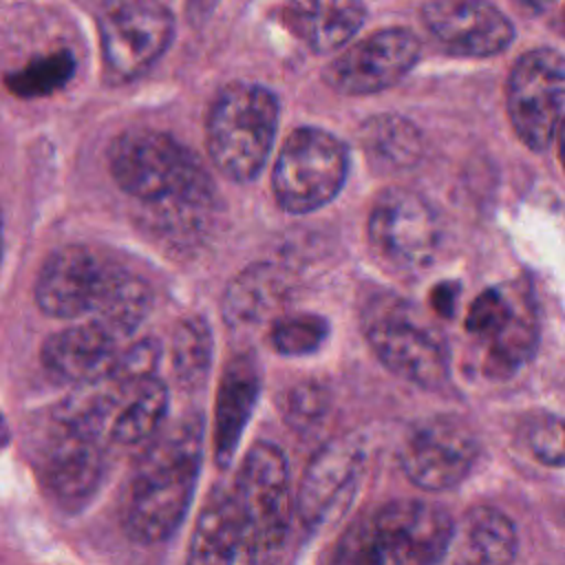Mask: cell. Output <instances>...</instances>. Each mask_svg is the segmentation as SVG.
Instances as JSON below:
<instances>
[{"instance_id":"19","label":"cell","mask_w":565,"mask_h":565,"mask_svg":"<svg viewBox=\"0 0 565 565\" xmlns=\"http://www.w3.org/2000/svg\"><path fill=\"white\" fill-rule=\"evenodd\" d=\"M258 386V366L252 355L243 353L227 362L218 382L214 411V457L218 466L230 463L256 404Z\"/></svg>"},{"instance_id":"26","label":"cell","mask_w":565,"mask_h":565,"mask_svg":"<svg viewBox=\"0 0 565 565\" xmlns=\"http://www.w3.org/2000/svg\"><path fill=\"white\" fill-rule=\"evenodd\" d=\"M170 360L183 391H196L205 382L212 362V333L201 316H188L174 327Z\"/></svg>"},{"instance_id":"11","label":"cell","mask_w":565,"mask_h":565,"mask_svg":"<svg viewBox=\"0 0 565 565\" xmlns=\"http://www.w3.org/2000/svg\"><path fill=\"white\" fill-rule=\"evenodd\" d=\"M121 265L86 245L55 249L40 267L33 296L42 313L53 318L97 316Z\"/></svg>"},{"instance_id":"28","label":"cell","mask_w":565,"mask_h":565,"mask_svg":"<svg viewBox=\"0 0 565 565\" xmlns=\"http://www.w3.org/2000/svg\"><path fill=\"white\" fill-rule=\"evenodd\" d=\"M327 335L329 322L318 313L280 316L269 329V342L280 355H309L322 347Z\"/></svg>"},{"instance_id":"8","label":"cell","mask_w":565,"mask_h":565,"mask_svg":"<svg viewBox=\"0 0 565 565\" xmlns=\"http://www.w3.org/2000/svg\"><path fill=\"white\" fill-rule=\"evenodd\" d=\"M505 106L519 139L545 150L565 115V55L550 46L523 53L508 75Z\"/></svg>"},{"instance_id":"13","label":"cell","mask_w":565,"mask_h":565,"mask_svg":"<svg viewBox=\"0 0 565 565\" xmlns=\"http://www.w3.org/2000/svg\"><path fill=\"white\" fill-rule=\"evenodd\" d=\"M479 455L472 428L459 417L437 415L419 422L404 439L399 466L422 490H448L461 483Z\"/></svg>"},{"instance_id":"29","label":"cell","mask_w":565,"mask_h":565,"mask_svg":"<svg viewBox=\"0 0 565 565\" xmlns=\"http://www.w3.org/2000/svg\"><path fill=\"white\" fill-rule=\"evenodd\" d=\"M525 441L532 455L545 466H565V419L539 415L525 428Z\"/></svg>"},{"instance_id":"20","label":"cell","mask_w":565,"mask_h":565,"mask_svg":"<svg viewBox=\"0 0 565 565\" xmlns=\"http://www.w3.org/2000/svg\"><path fill=\"white\" fill-rule=\"evenodd\" d=\"M245 539L232 486H218L199 510L185 565H232Z\"/></svg>"},{"instance_id":"16","label":"cell","mask_w":565,"mask_h":565,"mask_svg":"<svg viewBox=\"0 0 565 565\" xmlns=\"http://www.w3.org/2000/svg\"><path fill=\"white\" fill-rule=\"evenodd\" d=\"M121 338L97 320L71 324L46 338L42 344V364L64 382L90 386L106 382L121 360Z\"/></svg>"},{"instance_id":"12","label":"cell","mask_w":565,"mask_h":565,"mask_svg":"<svg viewBox=\"0 0 565 565\" xmlns=\"http://www.w3.org/2000/svg\"><path fill=\"white\" fill-rule=\"evenodd\" d=\"M419 38L406 26H384L360 38L324 66V82L342 95H371L402 82L417 64Z\"/></svg>"},{"instance_id":"2","label":"cell","mask_w":565,"mask_h":565,"mask_svg":"<svg viewBox=\"0 0 565 565\" xmlns=\"http://www.w3.org/2000/svg\"><path fill=\"white\" fill-rule=\"evenodd\" d=\"M113 181L132 199L199 214L214 201V183L203 163L172 135L154 128H130L108 148Z\"/></svg>"},{"instance_id":"23","label":"cell","mask_w":565,"mask_h":565,"mask_svg":"<svg viewBox=\"0 0 565 565\" xmlns=\"http://www.w3.org/2000/svg\"><path fill=\"white\" fill-rule=\"evenodd\" d=\"M457 541L455 565H512L519 550L512 521L490 505L466 512Z\"/></svg>"},{"instance_id":"3","label":"cell","mask_w":565,"mask_h":565,"mask_svg":"<svg viewBox=\"0 0 565 565\" xmlns=\"http://www.w3.org/2000/svg\"><path fill=\"white\" fill-rule=\"evenodd\" d=\"M452 539L455 523L444 508L397 499L366 512L342 534L333 565H437Z\"/></svg>"},{"instance_id":"7","label":"cell","mask_w":565,"mask_h":565,"mask_svg":"<svg viewBox=\"0 0 565 565\" xmlns=\"http://www.w3.org/2000/svg\"><path fill=\"white\" fill-rule=\"evenodd\" d=\"M349 172L342 139L316 126L291 130L271 168L276 203L289 214H309L338 196Z\"/></svg>"},{"instance_id":"25","label":"cell","mask_w":565,"mask_h":565,"mask_svg":"<svg viewBox=\"0 0 565 565\" xmlns=\"http://www.w3.org/2000/svg\"><path fill=\"white\" fill-rule=\"evenodd\" d=\"M360 143L369 161L384 170L411 168L422 152V137L413 121L399 115H375L360 128Z\"/></svg>"},{"instance_id":"27","label":"cell","mask_w":565,"mask_h":565,"mask_svg":"<svg viewBox=\"0 0 565 565\" xmlns=\"http://www.w3.org/2000/svg\"><path fill=\"white\" fill-rule=\"evenodd\" d=\"M75 73V57L60 49L29 60L24 66L7 73L4 86L18 97H44L64 88Z\"/></svg>"},{"instance_id":"4","label":"cell","mask_w":565,"mask_h":565,"mask_svg":"<svg viewBox=\"0 0 565 565\" xmlns=\"http://www.w3.org/2000/svg\"><path fill=\"white\" fill-rule=\"evenodd\" d=\"M278 113V97L267 86H223L205 119V146L214 168L236 183L254 181L271 152Z\"/></svg>"},{"instance_id":"15","label":"cell","mask_w":565,"mask_h":565,"mask_svg":"<svg viewBox=\"0 0 565 565\" xmlns=\"http://www.w3.org/2000/svg\"><path fill=\"white\" fill-rule=\"evenodd\" d=\"M422 20L433 38L452 55L490 57L510 46L514 26L490 2L435 0L422 4Z\"/></svg>"},{"instance_id":"30","label":"cell","mask_w":565,"mask_h":565,"mask_svg":"<svg viewBox=\"0 0 565 565\" xmlns=\"http://www.w3.org/2000/svg\"><path fill=\"white\" fill-rule=\"evenodd\" d=\"M327 408V391L316 382H302L287 393L285 415L289 422L307 426L322 417Z\"/></svg>"},{"instance_id":"17","label":"cell","mask_w":565,"mask_h":565,"mask_svg":"<svg viewBox=\"0 0 565 565\" xmlns=\"http://www.w3.org/2000/svg\"><path fill=\"white\" fill-rule=\"evenodd\" d=\"M40 472L46 490L60 505L77 508L86 503L104 475L99 437L57 424V430L42 455Z\"/></svg>"},{"instance_id":"5","label":"cell","mask_w":565,"mask_h":565,"mask_svg":"<svg viewBox=\"0 0 565 565\" xmlns=\"http://www.w3.org/2000/svg\"><path fill=\"white\" fill-rule=\"evenodd\" d=\"M232 490L243 516V545L252 563L271 565L285 545L291 514L285 452L269 441H256L241 461Z\"/></svg>"},{"instance_id":"31","label":"cell","mask_w":565,"mask_h":565,"mask_svg":"<svg viewBox=\"0 0 565 565\" xmlns=\"http://www.w3.org/2000/svg\"><path fill=\"white\" fill-rule=\"evenodd\" d=\"M457 294H459L457 285H452V282H441L439 287L433 289V294H430V305L435 307V311H437L439 316H452L455 302H457Z\"/></svg>"},{"instance_id":"6","label":"cell","mask_w":565,"mask_h":565,"mask_svg":"<svg viewBox=\"0 0 565 565\" xmlns=\"http://www.w3.org/2000/svg\"><path fill=\"white\" fill-rule=\"evenodd\" d=\"M362 322L371 351L391 373L426 391H441L450 382L444 340L417 318L406 300L375 298L366 305Z\"/></svg>"},{"instance_id":"24","label":"cell","mask_w":565,"mask_h":565,"mask_svg":"<svg viewBox=\"0 0 565 565\" xmlns=\"http://www.w3.org/2000/svg\"><path fill=\"white\" fill-rule=\"evenodd\" d=\"M170 395L166 384L152 375L141 384L130 386L108 426V437L121 446H135L152 441L166 419Z\"/></svg>"},{"instance_id":"22","label":"cell","mask_w":565,"mask_h":565,"mask_svg":"<svg viewBox=\"0 0 565 565\" xmlns=\"http://www.w3.org/2000/svg\"><path fill=\"white\" fill-rule=\"evenodd\" d=\"M289 276L271 263H256L236 274L221 302L223 320L232 327H252L276 313L289 296Z\"/></svg>"},{"instance_id":"14","label":"cell","mask_w":565,"mask_h":565,"mask_svg":"<svg viewBox=\"0 0 565 565\" xmlns=\"http://www.w3.org/2000/svg\"><path fill=\"white\" fill-rule=\"evenodd\" d=\"M364 468V448L353 437H338L324 444L309 461L300 490L298 514L311 530L335 521L351 503Z\"/></svg>"},{"instance_id":"10","label":"cell","mask_w":565,"mask_h":565,"mask_svg":"<svg viewBox=\"0 0 565 565\" xmlns=\"http://www.w3.org/2000/svg\"><path fill=\"white\" fill-rule=\"evenodd\" d=\"M172 11L152 0L119 2L99 18V51L113 82H130L146 73L170 46Z\"/></svg>"},{"instance_id":"21","label":"cell","mask_w":565,"mask_h":565,"mask_svg":"<svg viewBox=\"0 0 565 565\" xmlns=\"http://www.w3.org/2000/svg\"><path fill=\"white\" fill-rule=\"evenodd\" d=\"M280 15L282 24L313 53H333L362 29L366 7L362 2H291Z\"/></svg>"},{"instance_id":"18","label":"cell","mask_w":565,"mask_h":565,"mask_svg":"<svg viewBox=\"0 0 565 565\" xmlns=\"http://www.w3.org/2000/svg\"><path fill=\"white\" fill-rule=\"evenodd\" d=\"M466 329L486 340L488 344V369L514 371L534 347L532 324L514 309L510 298L501 289L481 291L466 318Z\"/></svg>"},{"instance_id":"1","label":"cell","mask_w":565,"mask_h":565,"mask_svg":"<svg viewBox=\"0 0 565 565\" xmlns=\"http://www.w3.org/2000/svg\"><path fill=\"white\" fill-rule=\"evenodd\" d=\"M201 444V417L188 415L146 446L130 479L124 516L135 541L159 543L181 525L199 477Z\"/></svg>"},{"instance_id":"9","label":"cell","mask_w":565,"mask_h":565,"mask_svg":"<svg viewBox=\"0 0 565 565\" xmlns=\"http://www.w3.org/2000/svg\"><path fill=\"white\" fill-rule=\"evenodd\" d=\"M369 243L393 271L413 274L428 267L439 249L435 210L408 188L382 190L369 210Z\"/></svg>"}]
</instances>
